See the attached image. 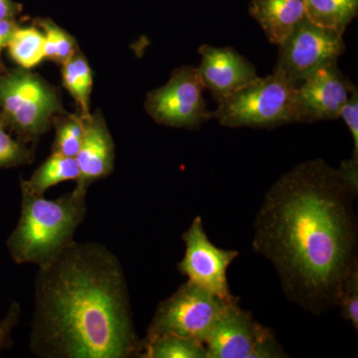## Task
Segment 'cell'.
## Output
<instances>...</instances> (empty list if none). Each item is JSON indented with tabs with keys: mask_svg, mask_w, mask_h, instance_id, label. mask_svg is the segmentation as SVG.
Instances as JSON below:
<instances>
[{
	"mask_svg": "<svg viewBox=\"0 0 358 358\" xmlns=\"http://www.w3.org/2000/svg\"><path fill=\"white\" fill-rule=\"evenodd\" d=\"M17 6L11 0H0V20H13Z\"/></svg>",
	"mask_w": 358,
	"mask_h": 358,
	"instance_id": "cell-27",
	"label": "cell"
},
{
	"mask_svg": "<svg viewBox=\"0 0 358 358\" xmlns=\"http://www.w3.org/2000/svg\"><path fill=\"white\" fill-rule=\"evenodd\" d=\"M11 58L25 69L38 65L44 57V34L35 28H16L9 40Z\"/></svg>",
	"mask_w": 358,
	"mask_h": 358,
	"instance_id": "cell-18",
	"label": "cell"
},
{
	"mask_svg": "<svg viewBox=\"0 0 358 358\" xmlns=\"http://www.w3.org/2000/svg\"><path fill=\"white\" fill-rule=\"evenodd\" d=\"M279 47L274 71L296 84L320 68L338 65L345 51L341 35L313 24L308 18Z\"/></svg>",
	"mask_w": 358,
	"mask_h": 358,
	"instance_id": "cell-9",
	"label": "cell"
},
{
	"mask_svg": "<svg viewBox=\"0 0 358 358\" xmlns=\"http://www.w3.org/2000/svg\"><path fill=\"white\" fill-rule=\"evenodd\" d=\"M17 26L13 22V20H0V55L7 44Z\"/></svg>",
	"mask_w": 358,
	"mask_h": 358,
	"instance_id": "cell-26",
	"label": "cell"
},
{
	"mask_svg": "<svg viewBox=\"0 0 358 358\" xmlns=\"http://www.w3.org/2000/svg\"><path fill=\"white\" fill-rule=\"evenodd\" d=\"M339 117L345 120L350 133H352L355 150L352 159L358 160V91L357 86L353 88L348 102L343 105Z\"/></svg>",
	"mask_w": 358,
	"mask_h": 358,
	"instance_id": "cell-25",
	"label": "cell"
},
{
	"mask_svg": "<svg viewBox=\"0 0 358 358\" xmlns=\"http://www.w3.org/2000/svg\"><path fill=\"white\" fill-rule=\"evenodd\" d=\"M249 13L278 46L307 20L305 0H251Z\"/></svg>",
	"mask_w": 358,
	"mask_h": 358,
	"instance_id": "cell-14",
	"label": "cell"
},
{
	"mask_svg": "<svg viewBox=\"0 0 358 358\" xmlns=\"http://www.w3.org/2000/svg\"><path fill=\"white\" fill-rule=\"evenodd\" d=\"M79 167L75 157L52 152L27 180H21L20 188L37 195H44L46 190L64 181H77Z\"/></svg>",
	"mask_w": 358,
	"mask_h": 358,
	"instance_id": "cell-15",
	"label": "cell"
},
{
	"mask_svg": "<svg viewBox=\"0 0 358 358\" xmlns=\"http://www.w3.org/2000/svg\"><path fill=\"white\" fill-rule=\"evenodd\" d=\"M0 109L6 126L32 138L43 133L57 112V96L38 77L24 71L0 75Z\"/></svg>",
	"mask_w": 358,
	"mask_h": 358,
	"instance_id": "cell-7",
	"label": "cell"
},
{
	"mask_svg": "<svg viewBox=\"0 0 358 358\" xmlns=\"http://www.w3.org/2000/svg\"><path fill=\"white\" fill-rule=\"evenodd\" d=\"M185 256L178 264V271L187 282L218 296L221 300H234L231 294L227 272L233 261L239 256L236 250L218 248L204 230L200 216L193 219L192 225L183 233Z\"/></svg>",
	"mask_w": 358,
	"mask_h": 358,
	"instance_id": "cell-10",
	"label": "cell"
},
{
	"mask_svg": "<svg viewBox=\"0 0 358 358\" xmlns=\"http://www.w3.org/2000/svg\"><path fill=\"white\" fill-rule=\"evenodd\" d=\"M227 303L196 285L186 282L159 303L145 339L174 334L196 339L205 345L214 322Z\"/></svg>",
	"mask_w": 358,
	"mask_h": 358,
	"instance_id": "cell-5",
	"label": "cell"
},
{
	"mask_svg": "<svg viewBox=\"0 0 358 358\" xmlns=\"http://www.w3.org/2000/svg\"><path fill=\"white\" fill-rule=\"evenodd\" d=\"M336 306L341 307L343 319L358 329V267L348 275L339 292Z\"/></svg>",
	"mask_w": 358,
	"mask_h": 358,
	"instance_id": "cell-22",
	"label": "cell"
},
{
	"mask_svg": "<svg viewBox=\"0 0 358 358\" xmlns=\"http://www.w3.org/2000/svg\"><path fill=\"white\" fill-rule=\"evenodd\" d=\"M298 84L274 71L258 77L244 88L218 101L212 119L227 128H275L296 122V90Z\"/></svg>",
	"mask_w": 358,
	"mask_h": 358,
	"instance_id": "cell-4",
	"label": "cell"
},
{
	"mask_svg": "<svg viewBox=\"0 0 358 358\" xmlns=\"http://www.w3.org/2000/svg\"><path fill=\"white\" fill-rule=\"evenodd\" d=\"M119 258L103 244L74 241L38 267L29 348L40 358L138 357Z\"/></svg>",
	"mask_w": 358,
	"mask_h": 358,
	"instance_id": "cell-2",
	"label": "cell"
},
{
	"mask_svg": "<svg viewBox=\"0 0 358 358\" xmlns=\"http://www.w3.org/2000/svg\"><path fill=\"white\" fill-rule=\"evenodd\" d=\"M21 306L18 301H13L3 319L0 320V352L8 350L13 345L14 329L20 324Z\"/></svg>",
	"mask_w": 358,
	"mask_h": 358,
	"instance_id": "cell-23",
	"label": "cell"
},
{
	"mask_svg": "<svg viewBox=\"0 0 358 358\" xmlns=\"http://www.w3.org/2000/svg\"><path fill=\"white\" fill-rule=\"evenodd\" d=\"M84 138L75 159L79 167L78 187L88 189L98 179L109 176L114 169L115 148L105 122L99 117H82Z\"/></svg>",
	"mask_w": 358,
	"mask_h": 358,
	"instance_id": "cell-13",
	"label": "cell"
},
{
	"mask_svg": "<svg viewBox=\"0 0 358 358\" xmlns=\"http://www.w3.org/2000/svg\"><path fill=\"white\" fill-rule=\"evenodd\" d=\"M87 192L76 187L56 199L21 188L17 225L6 241L13 262L43 266L75 241L87 214Z\"/></svg>",
	"mask_w": 358,
	"mask_h": 358,
	"instance_id": "cell-3",
	"label": "cell"
},
{
	"mask_svg": "<svg viewBox=\"0 0 358 358\" xmlns=\"http://www.w3.org/2000/svg\"><path fill=\"white\" fill-rule=\"evenodd\" d=\"M208 358L284 357L275 334L253 319L251 313L228 301L205 341Z\"/></svg>",
	"mask_w": 358,
	"mask_h": 358,
	"instance_id": "cell-6",
	"label": "cell"
},
{
	"mask_svg": "<svg viewBox=\"0 0 358 358\" xmlns=\"http://www.w3.org/2000/svg\"><path fill=\"white\" fill-rule=\"evenodd\" d=\"M6 127L3 117L0 115V169L28 164L32 159L31 152L24 143L7 133Z\"/></svg>",
	"mask_w": 358,
	"mask_h": 358,
	"instance_id": "cell-21",
	"label": "cell"
},
{
	"mask_svg": "<svg viewBox=\"0 0 358 358\" xmlns=\"http://www.w3.org/2000/svg\"><path fill=\"white\" fill-rule=\"evenodd\" d=\"M143 358H208L206 346L196 339L164 334L141 341Z\"/></svg>",
	"mask_w": 358,
	"mask_h": 358,
	"instance_id": "cell-17",
	"label": "cell"
},
{
	"mask_svg": "<svg viewBox=\"0 0 358 358\" xmlns=\"http://www.w3.org/2000/svg\"><path fill=\"white\" fill-rule=\"evenodd\" d=\"M63 82L83 110V117H88L90 95L93 79L88 62L83 56L74 55L65 63Z\"/></svg>",
	"mask_w": 358,
	"mask_h": 358,
	"instance_id": "cell-19",
	"label": "cell"
},
{
	"mask_svg": "<svg viewBox=\"0 0 358 358\" xmlns=\"http://www.w3.org/2000/svg\"><path fill=\"white\" fill-rule=\"evenodd\" d=\"M357 192L339 169L310 160L271 187L257 216L254 249L275 266L289 298L313 313L336 306L358 267Z\"/></svg>",
	"mask_w": 358,
	"mask_h": 358,
	"instance_id": "cell-1",
	"label": "cell"
},
{
	"mask_svg": "<svg viewBox=\"0 0 358 358\" xmlns=\"http://www.w3.org/2000/svg\"><path fill=\"white\" fill-rule=\"evenodd\" d=\"M308 20L343 36L358 14V0H305Z\"/></svg>",
	"mask_w": 358,
	"mask_h": 358,
	"instance_id": "cell-16",
	"label": "cell"
},
{
	"mask_svg": "<svg viewBox=\"0 0 358 358\" xmlns=\"http://www.w3.org/2000/svg\"><path fill=\"white\" fill-rule=\"evenodd\" d=\"M201 62L197 67L205 89L216 101L223 100L255 81L256 68L232 47L202 45L199 48Z\"/></svg>",
	"mask_w": 358,
	"mask_h": 358,
	"instance_id": "cell-12",
	"label": "cell"
},
{
	"mask_svg": "<svg viewBox=\"0 0 358 358\" xmlns=\"http://www.w3.org/2000/svg\"><path fill=\"white\" fill-rule=\"evenodd\" d=\"M355 87L338 65L315 71L296 86V122L338 119Z\"/></svg>",
	"mask_w": 358,
	"mask_h": 358,
	"instance_id": "cell-11",
	"label": "cell"
},
{
	"mask_svg": "<svg viewBox=\"0 0 358 358\" xmlns=\"http://www.w3.org/2000/svg\"><path fill=\"white\" fill-rule=\"evenodd\" d=\"M44 29L50 32L56 46V60L65 64L75 55L74 40L67 33L51 22L43 23Z\"/></svg>",
	"mask_w": 358,
	"mask_h": 358,
	"instance_id": "cell-24",
	"label": "cell"
},
{
	"mask_svg": "<svg viewBox=\"0 0 358 358\" xmlns=\"http://www.w3.org/2000/svg\"><path fill=\"white\" fill-rule=\"evenodd\" d=\"M84 138L83 120L71 117L59 126L53 152L75 157L79 152Z\"/></svg>",
	"mask_w": 358,
	"mask_h": 358,
	"instance_id": "cell-20",
	"label": "cell"
},
{
	"mask_svg": "<svg viewBox=\"0 0 358 358\" xmlns=\"http://www.w3.org/2000/svg\"><path fill=\"white\" fill-rule=\"evenodd\" d=\"M205 86L197 68L185 66L148 95L145 108L155 122L174 128L199 129L212 119L203 96Z\"/></svg>",
	"mask_w": 358,
	"mask_h": 358,
	"instance_id": "cell-8",
	"label": "cell"
}]
</instances>
